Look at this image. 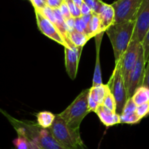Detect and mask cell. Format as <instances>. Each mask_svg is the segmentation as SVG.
<instances>
[{
  "mask_svg": "<svg viewBox=\"0 0 149 149\" xmlns=\"http://www.w3.org/2000/svg\"><path fill=\"white\" fill-rule=\"evenodd\" d=\"M135 20L114 23L106 31L113 49L115 63L119 62L127 49L133 36Z\"/></svg>",
  "mask_w": 149,
  "mask_h": 149,
  "instance_id": "6da1fadb",
  "label": "cell"
},
{
  "mask_svg": "<svg viewBox=\"0 0 149 149\" xmlns=\"http://www.w3.org/2000/svg\"><path fill=\"white\" fill-rule=\"evenodd\" d=\"M51 134L61 145L66 149H87L80 135L79 130L70 127L58 114L50 128Z\"/></svg>",
  "mask_w": 149,
  "mask_h": 149,
  "instance_id": "7a4b0ae2",
  "label": "cell"
},
{
  "mask_svg": "<svg viewBox=\"0 0 149 149\" xmlns=\"http://www.w3.org/2000/svg\"><path fill=\"white\" fill-rule=\"evenodd\" d=\"M90 92V88L83 90L63 111L58 114L72 129H79L83 119L90 112L88 105Z\"/></svg>",
  "mask_w": 149,
  "mask_h": 149,
  "instance_id": "3957f363",
  "label": "cell"
},
{
  "mask_svg": "<svg viewBox=\"0 0 149 149\" xmlns=\"http://www.w3.org/2000/svg\"><path fill=\"white\" fill-rule=\"evenodd\" d=\"M107 84L109 85V89L116 100V113L121 116L129 98H128L126 84L121 70L120 61L115 63L114 70Z\"/></svg>",
  "mask_w": 149,
  "mask_h": 149,
  "instance_id": "277c9868",
  "label": "cell"
},
{
  "mask_svg": "<svg viewBox=\"0 0 149 149\" xmlns=\"http://www.w3.org/2000/svg\"><path fill=\"white\" fill-rule=\"evenodd\" d=\"M143 0H116L113 4L115 10V23L136 20Z\"/></svg>",
  "mask_w": 149,
  "mask_h": 149,
  "instance_id": "5b68a950",
  "label": "cell"
},
{
  "mask_svg": "<svg viewBox=\"0 0 149 149\" xmlns=\"http://www.w3.org/2000/svg\"><path fill=\"white\" fill-rule=\"evenodd\" d=\"M146 66V62L145 56H144L143 47L141 43L137 62L126 81L128 98H132L137 89L143 85L144 76H145Z\"/></svg>",
  "mask_w": 149,
  "mask_h": 149,
  "instance_id": "8992f818",
  "label": "cell"
},
{
  "mask_svg": "<svg viewBox=\"0 0 149 149\" xmlns=\"http://www.w3.org/2000/svg\"><path fill=\"white\" fill-rule=\"evenodd\" d=\"M141 47V42L132 39L127 49L119 61L121 63V70L125 84L129 77L130 74L136 63Z\"/></svg>",
  "mask_w": 149,
  "mask_h": 149,
  "instance_id": "52a82bcc",
  "label": "cell"
},
{
  "mask_svg": "<svg viewBox=\"0 0 149 149\" xmlns=\"http://www.w3.org/2000/svg\"><path fill=\"white\" fill-rule=\"evenodd\" d=\"M34 12L35 15H36V23H37V26L39 31L44 35L49 37L52 40L56 42L57 43L61 45L64 47H68L64 38L63 37L61 33L57 29L56 26L53 24L50 20H48L47 17H45L39 11L34 10Z\"/></svg>",
  "mask_w": 149,
  "mask_h": 149,
  "instance_id": "ba28073f",
  "label": "cell"
},
{
  "mask_svg": "<svg viewBox=\"0 0 149 149\" xmlns=\"http://www.w3.org/2000/svg\"><path fill=\"white\" fill-rule=\"evenodd\" d=\"M149 30V0H143L135 20L132 39L141 42Z\"/></svg>",
  "mask_w": 149,
  "mask_h": 149,
  "instance_id": "9c48e42d",
  "label": "cell"
},
{
  "mask_svg": "<svg viewBox=\"0 0 149 149\" xmlns=\"http://www.w3.org/2000/svg\"><path fill=\"white\" fill-rule=\"evenodd\" d=\"M81 47H64L65 50V66L68 77L72 80L77 77L78 71L79 63L81 57Z\"/></svg>",
  "mask_w": 149,
  "mask_h": 149,
  "instance_id": "30bf717a",
  "label": "cell"
},
{
  "mask_svg": "<svg viewBox=\"0 0 149 149\" xmlns=\"http://www.w3.org/2000/svg\"><path fill=\"white\" fill-rule=\"evenodd\" d=\"M95 113L97 115L102 123L106 127L113 126L121 123L120 115L113 112L103 105H100Z\"/></svg>",
  "mask_w": 149,
  "mask_h": 149,
  "instance_id": "8fae6325",
  "label": "cell"
},
{
  "mask_svg": "<svg viewBox=\"0 0 149 149\" xmlns=\"http://www.w3.org/2000/svg\"><path fill=\"white\" fill-rule=\"evenodd\" d=\"M97 15H98L101 21L103 31L106 32L111 26L115 23V10L111 4L104 3L99 13Z\"/></svg>",
  "mask_w": 149,
  "mask_h": 149,
  "instance_id": "7c38bea8",
  "label": "cell"
},
{
  "mask_svg": "<svg viewBox=\"0 0 149 149\" xmlns=\"http://www.w3.org/2000/svg\"><path fill=\"white\" fill-rule=\"evenodd\" d=\"M104 33L105 32L100 33V34L97 35V36L95 37V39L96 61H95V65L94 74H93V86H92V87H96V86L103 84V82H102L101 68H100V45H101L102 39H103V33Z\"/></svg>",
  "mask_w": 149,
  "mask_h": 149,
  "instance_id": "4fadbf2b",
  "label": "cell"
},
{
  "mask_svg": "<svg viewBox=\"0 0 149 149\" xmlns=\"http://www.w3.org/2000/svg\"><path fill=\"white\" fill-rule=\"evenodd\" d=\"M109 90V87L108 84H103L96 87H92L90 88V96L100 106L103 104V100Z\"/></svg>",
  "mask_w": 149,
  "mask_h": 149,
  "instance_id": "5bb4252c",
  "label": "cell"
},
{
  "mask_svg": "<svg viewBox=\"0 0 149 149\" xmlns=\"http://www.w3.org/2000/svg\"><path fill=\"white\" fill-rule=\"evenodd\" d=\"M37 124L44 129H49L53 124L55 115L49 111L39 112L36 115Z\"/></svg>",
  "mask_w": 149,
  "mask_h": 149,
  "instance_id": "9a60e30c",
  "label": "cell"
},
{
  "mask_svg": "<svg viewBox=\"0 0 149 149\" xmlns=\"http://www.w3.org/2000/svg\"><path fill=\"white\" fill-rule=\"evenodd\" d=\"M134 103L138 106L149 102V89L141 86L138 87L132 97Z\"/></svg>",
  "mask_w": 149,
  "mask_h": 149,
  "instance_id": "2e32d148",
  "label": "cell"
},
{
  "mask_svg": "<svg viewBox=\"0 0 149 149\" xmlns=\"http://www.w3.org/2000/svg\"><path fill=\"white\" fill-rule=\"evenodd\" d=\"M69 39L71 43L76 47H83L90 39V38L84 33L74 30L70 32Z\"/></svg>",
  "mask_w": 149,
  "mask_h": 149,
  "instance_id": "e0dca14e",
  "label": "cell"
},
{
  "mask_svg": "<svg viewBox=\"0 0 149 149\" xmlns=\"http://www.w3.org/2000/svg\"><path fill=\"white\" fill-rule=\"evenodd\" d=\"M88 27L89 31H90V39L93 37H95L97 35L104 32L102 30L101 21H100V17H99L98 15L95 14V13H93V17L89 23Z\"/></svg>",
  "mask_w": 149,
  "mask_h": 149,
  "instance_id": "ac0fdd59",
  "label": "cell"
},
{
  "mask_svg": "<svg viewBox=\"0 0 149 149\" xmlns=\"http://www.w3.org/2000/svg\"><path fill=\"white\" fill-rule=\"evenodd\" d=\"M17 138L13 141L16 149H29V139L23 132H17Z\"/></svg>",
  "mask_w": 149,
  "mask_h": 149,
  "instance_id": "d6986e66",
  "label": "cell"
},
{
  "mask_svg": "<svg viewBox=\"0 0 149 149\" xmlns=\"http://www.w3.org/2000/svg\"><path fill=\"white\" fill-rule=\"evenodd\" d=\"M104 106H106V108H108L109 109H110L111 111H112L113 112L116 113V100H115L114 97H113V94L111 92L110 89L108 90L107 93L106 95V97H105L104 100H103V104Z\"/></svg>",
  "mask_w": 149,
  "mask_h": 149,
  "instance_id": "ffe728a7",
  "label": "cell"
},
{
  "mask_svg": "<svg viewBox=\"0 0 149 149\" xmlns=\"http://www.w3.org/2000/svg\"><path fill=\"white\" fill-rule=\"evenodd\" d=\"M120 119L121 123L130 124V125L138 123L141 120L138 116L136 112L132 113H128V114H122L120 116Z\"/></svg>",
  "mask_w": 149,
  "mask_h": 149,
  "instance_id": "44dd1931",
  "label": "cell"
},
{
  "mask_svg": "<svg viewBox=\"0 0 149 149\" xmlns=\"http://www.w3.org/2000/svg\"><path fill=\"white\" fill-rule=\"evenodd\" d=\"M65 1V3L68 5V8H69L70 13H71V16L74 18H78V17H81L82 15H81V10H80V7H78L72 0H64Z\"/></svg>",
  "mask_w": 149,
  "mask_h": 149,
  "instance_id": "7402d4cb",
  "label": "cell"
},
{
  "mask_svg": "<svg viewBox=\"0 0 149 149\" xmlns=\"http://www.w3.org/2000/svg\"><path fill=\"white\" fill-rule=\"evenodd\" d=\"M40 13H42L45 17H47L48 20H50L53 24L56 25V17H55V13H54L53 9L47 5L42 11H40Z\"/></svg>",
  "mask_w": 149,
  "mask_h": 149,
  "instance_id": "603a6c76",
  "label": "cell"
},
{
  "mask_svg": "<svg viewBox=\"0 0 149 149\" xmlns=\"http://www.w3.org/2000/svg\"><path fill=\"white\" fill-rule=\"evenodd\" d=\"M136 113L141 119L149 115V102L138 106L136 109Z\"/></svg>",
  "mask_w": 149,
  "mask_h": 149,
  "instance_id": "cb8c5ba5",
  "label": "cell"
},
{
  "mask_svg": "<svg viewBox=\"0 0 149 149\" xmlns=\"http://www.w3.org/2000/svg\"><path fill=\"white\" fill-rule=\"evenodd\" d=\"M137 107H138V106L134 103L132 99L129 98L128 99L126 105H125V109H124L123 112H122V114H128V113H135V112H136Z\"/></svg>",
  "mask_w": 149,
  "mask_h": 149,
  "instance_id": "d4e9b609",
  "label": "cell"
},
{
  "mask_svg": "<svg viewBox=\"0 0 149 149\" xmlns=\"http://www.w3.org/2000/svg\"><path fill=\"white\" fill-rule=\"evenodd\" d=\"M142 45L143 47L144 56H145L146 62L147 63V62H148L149 60V30L147 32L143 41L142 42Z\"/></svg>",
  "mask_w": 149,
  "mask_h": 149,
  "instance_id": "484cf974",
  "label": "cell"
},
{
  "mask_svg": "<svg viewBox=\"0 0 149 149\" xmlns=\"http://www.w3.org/2000/svg\"><path fill=\"white\" fill-rule=\"evenodd\" d=\"M33 5L34 10L42 11L47 4V0H29Z\"/></svg>",
  "mask_w": 149,
  "mask_h": 149,
  "instance_id": "4316f807",
  "label": "cell"
},
{
  "mask_svg": "<svg viewBox=\"0 0 149 149\" xmlns=\"http://www.w3.org/2000/svg\"><path fill=\"white\" fill-rule=\"evenodd\" d=\"M59 9H60V10H61V13H62L63 17L65 18V20H66V19H68V18H70V17H72V16H71V13H70L69 8H68V5H67V4L65 3V1H63L62 4L61 5V7H60Z\"/></svg>",
  "mask_w": 149,
  "mask_h": 149,
  "instance_id": "83f0119b",
  "label": "cell"
},
{
  "mask_svg": "<svg viewBox=\"0 0 149 149\" xmlns=\"http://www.w3.org/2000/svg\"><path fill=\"white\" fill-rule=\"evenodd\" d=\"M63 1V0H47V4L52 9H58L60 8Z\"/></svg>",
  "mask_w": 149,
  "mask_h": 149,
  "instance_id": "f1b7e54d",
  "label": "cell"
},
{
  "mask_svg": "<svg viewBox=\"0 0 149 149\" xmlns=\"http://www.w3.org/2000/svg\"><path fill=\"white\" fill-rule=\"evenodd\" d=\"M142 86L149 89V60L146 63V66L145 76H144V79Z\"/></svg>",
  "mask_w": 149,
  "mask_h": 149,
  "instance_id": "f546056e",
  "label": "cell"
},
{
  "mask_svg": "<svg viewBox=\"0 0 149 149\" xmlns=\"http://www.w3.org/2000/svg\"><path fill=\"white\" fill-rule=\"evenodd\" d=\"M75 20H76V18H74V17H73L65 20V23H66V26H67V27H68L69 32L75 30Z\"/></svg>",
  "mask_w": 149,
  "mask_h": 149,
  "instance_id": "4dcf8cb0",
  "label": "cell"
},
{
  "mask_svg": "<svg viewBox=\"0 0 149 149\" xmlns=\"http://www.w3.org/2000/svg\"><path fill=\"white\" fill-rule=\"evenodd\" d=\"M88 105H89V109H90V112H95L97 109L98 108L99 105L91 97H89V100H88Z\"/></svg>",
  "mask_w": 149,
  "mask_h": 149,
  "instance_id": "1f68e13d",
  "label": "cell"
},
{
  "mask_svg": "<svg viewBox=\"0 0 149 149\" xmlns=\"http://www.w3.org/2000/svg\"><path fill=\"white\" fill-rule=\"evenodd\" d=\"M80 10H81V13L82 15H90L93 13V10H91L89 6H87L85 3H83L82 5L80 7Z\"/></svg>",
  "mask_w": 149,
  "mask_h": 149,
  "instance_id": "d6a6232c",
  "label": "cell"
},
{
  "mask_svg": "<svg viewBox=\"0 0 149 149\" xmlns=\"http://www.w3.org/2000/svg\"><path fill=\"white\" fill-rule=\"evenodd\" d=\"M93 13H92V14H90V15H85L81 16V18L82 19V20L86 23V24L89 25L90 20H91L92 17H93Z\"/></svg>",
  "mask_w": 149,
  "mask_h": 149,
  "instance_id": "836d02e7",
  "label": "cell"
},
{
  "mask_svg": "<svg viewBox=\"0 0 149 149\" xmlns=\"http://www.w3.org/2000/svg\"><path fill=\"white\" fill-rule=\"evenodd\" d=\"M72 1L79 7H81V6L82 5L83 3H84V0H72Z\"/></svg>",
  "mask_w": 149,
  "mask_h": 149,
  "instance_id": "e575fe53",
  "label": "cell"
},
{
  "mask_svg": "<svg viewBox=\"0 0 149 149\" xmlns=\"http://www.w3.org/2000/svg\"><path fill=\"white\" fill-rule=\"evenodd\" d=\"M63 1H64V0H63Z\"/></svg>",
  "mask_w": 149,
  "mask_h": 149,
  "instance_id": "d590c367",
  "label": "cell"
}]
</instances>
